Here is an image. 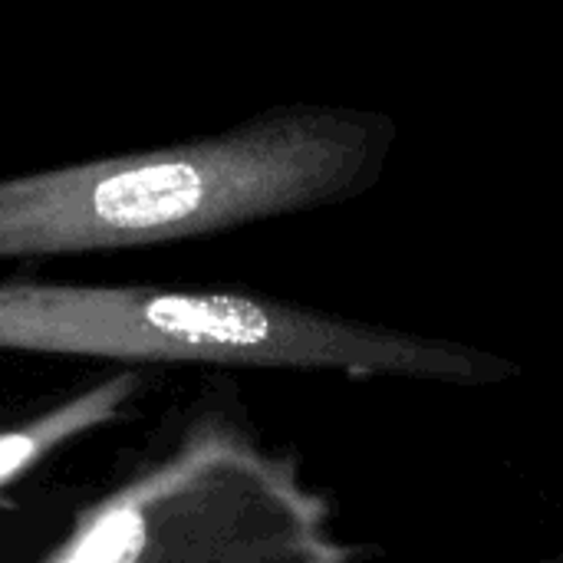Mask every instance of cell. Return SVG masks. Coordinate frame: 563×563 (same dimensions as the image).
<instances>
[{"instance_id": "1", "label": "cell", "mask_w": 563, "mask_h": 563, "mask_svg": "<svg viewBox=\"0 0 563 563\" xmlns=\"http://www.w3.org/2000/svg\"><path fill=\"white\" fill-rule=\"evenodd\" d=\"M379 125L290 109L224 135L0 178V257L148 247L343 198L379 168Z\"/></svg>"}, {"instance_id": "3", "label": "cell", "mask_w": 563, "mask_h": 563, "mask_svg": "<svg viewBox=\"0 0 563 563\" xmlns=\"http://www.w3.org/2000/svg\"><path fill=\"white\" fill-rule=\"evenodd\" d=\"M274 336L267 297L234 290L3 284L0 350L254 366Z\"/></svg>"}, {"instance_id": "4", "label": "cell", "mask_w": 563, "mask_h": 563, "mask_svg": "<svg viewBox=\"0 0 563 563\" xmlns=\"http://www.w3.org/2000/svg\"><path fill=\"white\" fill-rule=\"evenodd\" d=\"M132 389H135V376L122 373V376H112L109 383H99L89 393L56 406L53 412H43L33 422L3 432L0 435V485L23 475L30 465H36L46 452L69 442L73 435L109 422L115 416V409L132 396Z\"/></svg>"}, {"instance_id": "2", "label": "cell", "mask_w": 563, "mask_h": 563, "mask_svg": "<svg viewBox=\"0 0 563 563\" xmlns=\"http://www.w3.org/2000/svg\"><path fill=\"white\" fill-rule=\"evenodd\" d=\"M323 501L287 462L234 429H201L168 465L122 488L76 525L49 561H333Z\"/></svg>"}]
</instances>
